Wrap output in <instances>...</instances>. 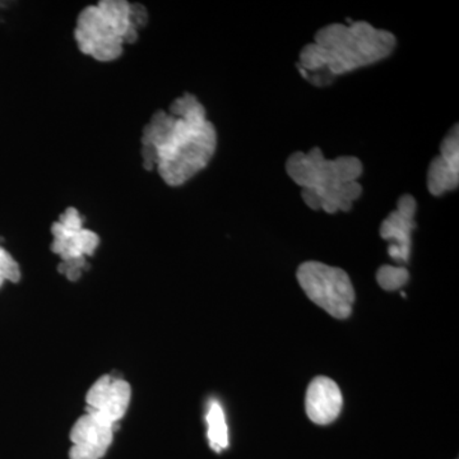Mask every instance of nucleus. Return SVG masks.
Listing matches in <instances>:
<instances>
[{
	"label": "nucleus",
	"mask_w": 459,
	"mask_h": 459,
	"mask_svg": "<svg viewBox=\"0 0 459 459\" xmlns=\"http://www.w3.org/2000/svg\"><path fill=\"white\" fill-rule=\"evenodd\" d=\"M395 45L394 33L364 21L332 23L322 27L314 41L305 45L298 69L314 86L325 87L338 75L385 59L394 53Z\"/></svg>",
	"instance_id": "f03ea898"
},
{
	"label": "nucleus",
	"mask_w": 459,
	"mask_h": 459,
	"mask_svg": "<svg viewBox=\"0 0 459 459\" xmlns=\"http://www.w3.org/2000/svg\"><path fill=\"white\" fill-rule=\"evenodd\" d=\"M418 210L416 199L410 195H402L397 208L388 214L380 226V237L389 241L388 255L397 262H409L411 237L416 228L415 214Z\"/></svg>",
	"instance_id": "0eeeda50"
},
{
	"label": "nucleus",
	"mask_w": 459,
	"mask_h": 459,
	"mask_svg": "<svg viewBox=\"0 0 459 459\" xmlns=\"http://www.w3.org/2000/svg\"><path fill=\"white\" fill-rule=\"evenodd\" d=\"M208 431L211 448L220 453L229 446V429L226 424L225 412L219 402L212 401L207 412Z\"/></svg>",
	"instance_id": "f8f14e48"
},
{
	"label": "nucleus",
	"mask_w": 459,
	"mask_h": 459,
	"mask_svg": "<svg viewBox=\"0 0 459 459\" xmlns=\"http://www.w3.org/2000/svg\"><path fill=\"white\" fill-rule=\"evenodd\" d=\"M148 13L147 9L142 4H131L129 7V23L133 29L141 30L147 26Z\"/></svg>",
	"instance_id": "dca6fc26"
},
{
	"label": "nucleus",
	"mask_w": 459,
	"mask_h": 459,
	"mask_svg": "<svg viewBox=\"0 0 459 459\" xmlns=\"http://www.w3.org/2000/svg\"><path fill=\"white\" fill-rule=\"evenodd\" d=\"M131 395V385L122 377H101L86 395L87 413L108 424L117 425L128 410Z\"/></svg>",
	"instance_id": "423d86ee"
},
{
	"label": "nucleus",
	"mask_w": 459,
	"mask_h": 459,
	"mask_svg": "<svg viewBox=\"0 0 459 459\" xmlns=\"http://www.w3.org/2000/svg\"><path fill=\"white\" fill-rule=\"evenodd\" d=\"M296 277L307 298L329 316L337 319L351 316L355 290L346 272L325 263L309 261L299 267Z\"/></svg>",
	"instance_id": "20e7f679"
},
{
	"label": "nucleus",
	"mask_w": 459,
	"mask_h": 459,
	"mask_svg": "<svg viewBox=\"0 0 459 459\" xmlns=\"http://www.w3.org/2000/svg\"><path fill=\"white\" fill-rule=\"evenodd\" d=\"M51 232L54 235L51 249L65 262L92 255L100 244V238L95 232L86 229L71 231L60 222L54 223Z\"/></svg>",
	"instance_id": "9b49d317"
},
{
	"label": "nucleus",
	"mask_w": 459,
	"mask_h": 459,
	"mask_svg": "<svg viewBox=\"0 0 459 459\" xmlns=\"http://www.w3.org/2000/svg\"><path fill=\"white\" fill-rule=\"evenodd\" d=\"M21 280V270L13 256L0 247V287L5 281L18 282Z\"/></svg>",
	"instance_id": "2eb2a0df"
},
{
	"label": "nucleus",
	"mask_w": 459,
	"mask_h": 459,
	"mask_svg": "<svg viewBox=\"0 0 459 459\" xmlns=\"http://www.w3.org/2000/svg\"><path fill=\"white\" fill-rule=\"evenodd\" d=\"M65 226V229L71 230V231H78L82 228V219H81L80 213L75 208H68L65 214L60 216L59 221Z\"/></svg>",
	"instance_id": "f3484780"
},
{
	"label": "nucleus",
	"mask_w": 459,
	"mask_h": 459,
	"mask_svg": "<svg viewBox=\"0 0 459 459\" xmlns=\"http://www.w3.org/2000/svg\"><path fill=\"white\" fill-rule=\"evenodd\" d=\"M78 48L84 56L99 62H113L123 54V38L98 5L81 12L74 31Z\"/></svg>",
	"instance_id": "39448f33"
},
{
	"label": "nucleus",
	"mask_w": 459,
	"mask_h": 459,
	"mask_svg": "<svg viewBox=\"0 0 459 459\" xmlns=\"http://www.w3.org/2000/svg\"><path fill=\"white\" fill-rule=\"evenodd\" d=\"M459 184V129L453 126L440 144L439 155L435 156L428 170V189L431 195L440 197L458 188Z\"/></svg>",
	"instance_id": "1a4fd4ad"
},
{
	"label": "nucleus",
	"mask_w": 459,
	"mask_h": 459,
	"mask_svg": "<svg viewBox=\"0 0 459 459\" xmlns=\"http://www.w3.org/2000/svg\"><path fill=\"white\" fill-rule=\"evenodd\" d=\"M343 397L340 386L327 377H316L307 386L305 410L316 425H328L340 416Z\"/></svg>",
	"instance_id": "9d476101"
},
{
	"label": "nucleus",
	"mask_w": 459,
	"mask_h": 459,
	"mask_svg": "<svg viewBox=\"0 0 459 459\" xmlns=\"http://www.w3.org/2000/svg\"><path fill=\"white\" fill-rule=\"evenodd\" d=\"M143 147L156 152V169L168 186H180L204 170L216 152L217 132L205 108L192 93L157 111L144 126Z\"/></svg>",
	"instance_id": "f257e3e1"
},
{
	"label": "nucleus",
	"mask_w": 459,
	"mask_h": 459,
	"mask_svg": "<svg viewBox=\"0 0 459 459\" xmlns=\"http://www.w3.org/2000/svg\"><path fill=\"white\" fill-rule=\"evenodd\" d=\"M98 7L123 38L124 33L131 27V23H129L131 4L124 0H104V2L99 3Z\"/></svg>",
	"instance_id": "ddd939ff"
},
{
	"label": "nucleus",
	"mask_w": 459,
	"mask_h": 459,
	"mask_svg": "<svg viewBox=\"0 0 459 459\" xmlns=\"http://www.w3.org/2000/svg\"><path fill=\"white\" fill-rule=\"evenodd\" d=\"M410 273L406 268L383 265L377 272V281L385 291H395L409 282Z\"/></svg>",
	"instance_id": "4468645a"
},
{
	"label": "nucleus",
	"mask_w": 459,
	"mask_h": 459,
	"mask_svg": "<svg viewBox=\"0 0 459 459\" xmlns=\"http://www.w3.org/2000/svg\"><path fill=\"white\" fill-rule=\"evenodd\" d=\"M290 179L301 188L307 207L325 213L349 212L362 195L359 178L364 166L358 157L342 156L328 160L320 148L309 152L292 153L286 161Z\"/></svg>",
	"instance_id": "7ed1b4c3"
},
{
	"label": "nucleus",
	"mask_w": 459,
	"mask_h": 459,
	"mask_svg": "<svg viewBox=\"0 0 459 459\" xmlns=\"http://www.w3.org/2000/svg\"><path fill=\"white\" fill-rule=\"evenodd\" d=\"M115 425L101 421L90 413L75 421L71 430V459H101L113 443Z\"/></svg>",
	"instance_id": "6e6552de"
}]
</instances>
